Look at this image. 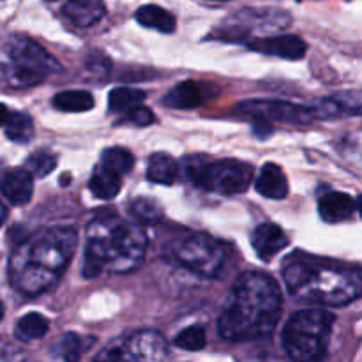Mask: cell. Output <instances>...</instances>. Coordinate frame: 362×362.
I'll return each instance as SVG.
<instances>
[{"label":"cell","instance_id":"ac0fdd59","mask_svg":"<svg viewBox=\"0 0 362 362\" xmlns=\"http://www.w3.org/2000/svg\"><path fill=\"white\" fill-rule=\"evenodd\" d=\"M136 21L144 25L145 28H154V30L163 32V34H172L177 27V20L170 11L163 9L159 6H141L134 14Z\"/></svg>","mask_w":362,"mask_h":362},{"label":"cell","instance_id":"f546056e","mask_svg":"<svg viewBox=\"0 0 362 362\" xmlns=\"http://www.w3.org/2000/svg\"><path fill=\"white\" fill-rule=\"evenodd\" d=\"M154 119H156L154 113H152L148 108H145V106L136 105L133 106V108L127 110V120L133 122L134 126H141V127L151 126V124L154 122Z\"/></svg>","mask_w":362,"mask_h":362},{"label":"cell","instance_id":"ffe728a7","mask_svg":"<svg viewBox=\"0 0 362 362\" xmlns=\"http://www.w3.org/2000/svg\"><path fill=\"white\" fill-rule=\"evenodd\" d=\"M177 175H179V165H177L175 159L168 154H163V152H158V154L151 156L147 166V179L152 180L156 184H165V186H170L177 180Z\"/></svg>","mask_w":362,"mask_h":362},{"label":"cell","instance_id":"4316f807","mask_svg":"<svg viewBox=\"0 0 362 362\" xmlns=\"http://www.w3.org/2000/svg\"><path fill=\"white\" fill-rule=\"evenodd\" d=\"M173 343L179 349L187 350V352H198V350L205 349V345H207V336H205V331L202 327L191 325V327H186L184 331H180Z\"/></svg>","mask_w":362,"mask_h":362},{"label":"cell","instance_id":"f1b7e54d","mask_svg":"<svg viewBox=\"0 0 362 362\" xmlns=\"http://www.w3.org/2000/svg\"><path fill=\"white\" fill-rule=\"evenodd\" d=\"M83 352H85L83 338H80V336L74 334V332H69V334H66L62 339H60L59 354L62 356V359L66 362H78V359H80Z\"/></svg>","mask_w":362,"mask_h":362},{"label":"cell","instance_id":"9a60e30c","mask_svg":"<svg viewBox=\"0 0 362 362\" xmlns=\"http://www.w3.org/2000/svg\"><path fill=\"white\" fill-rule=\"evenodd\" d=\"M354 211H356V202L346 193L332 191V193L324 194L318 202V212H320L322 219L327 223L346 221L352 218Z\"/></svg>","mask_w":362,"mask_h":362},{"label":"cell","instance_id":"484cf974","mask_svg":"<svg viewBox=\"0 0 362 362\" xmlns=\"http://www.w3.org/2000/svg\"><path fill=\"white\" fill-rule=\"evenodd\" d=\"M129 212L136 221L144 223V225H156L163 218L161 207L151 198H136V200H133L129 205Z\"/></svg>","mask_w":362,"mask_h":362},{"label":"cell","instance_id":"7402d4cb","mask_svg":"<svg viewBox=\"0 0 362 362\" xmlns=\"http://www.w3.org/2000/svg\"><path fill=\"white\" fill-rule=\"evenodd\" d=\"M4 127H6V136L14 144H28L34 136V122H32L28 113H9Z\"/></svg>","mask_w":362,"mask_h":362},{"label":"cell","instance_id":"d6986e66","mask_svg":"<svg viewBox=\"0 0 362 362\" xmlns=\"http://www.w3.org/2000/svg\"><path fill=\"white\" fill-rule=\"evenodd\" d=\"M120 187H122V180H120L119 173L112 172L106 166H98L92 173L90 180H88V189L92 191L95 198L101 200H112L119 194Z\"/></svg>","mask_w":362,"mask_h":362},{"label":"cell","instance_id":"e0dca14e","mask_svg":"<svg viewBox=\"0 0 362 362\" xmlns=\"http://www.w3.org/2000/svg\"><path fill=\"white\" fill-rule=\"evenodd\" d=\"M166 106L175 110H193L204 103V92L198 83L193 80L182 81V83L175 85L168 94L163 99Z\"/></svg>","mask_w":362,"mask_h":362},{"label":"cell","instance_id":"44dd1931","mask_svg":"<svg viewBox=\"0 0 362 362\" xmlns=\"http://www.w3.org/2000/svg\"><path fill=\"white\" fill-rule=\"evenodd\" d=\"M53 105L62 112L81 113L94 108V98L87 90H64L53 98Z\"/></svg>","mask_w":362,"mask_h":362},{"label":"cell","instance_id":"5b68a950","mask_svg":"<svg viewBox=\"0 0 362 362\" xmlns=\"http://www.w3.org/2000/svg\"><path fill=\"white\" fill-rule=\"evenodd\" d=\"M336 317L325 310H303L283 329V346L293 362H322L327 356Z\"/></svg>","mask_w":362,"mask_h":362},{"label":"cell","instance_id":"2e32d148","mask_svg":"<svg viewBox=\"0 0 362 362\" xmlns=\"http://www.w3.org/2000/svg\"><path fill=\"white\" fill-rule=\"evenodd\" d=\"M255 187L262 197L271 198V200H283L288 194V180H286L285 172L274 163L264 165Z\"/></svg>","mask_w":362,"mask_h":362},{"label":"cell","instance_id":"d590c367","mask_svg":"<svg viewBox=\"0 0 362 362\" xmlns=\"http://www.w3.org/2000/svg\"><path fill=\"white\" fill-rule=\"evenodd\" d=\"M49 2H53V0H49Z\"/></svg>","mask_w":362,"mask_h":362},{"label":"cell","instance_id":"d6a6232c","mask_svg":"<svg viewBox=\"0 0 362 362\" xmlns=\"http://www.w3.org/2000/svg\"><path fill=\"white\" fill-rule=\"evenodd\" d=\"M356 209L357 211H359V214H361V218H362V194L359 198H357V202H356Z\"/></svg>","mask_w":362,"mask_h":362},{"label":"cell","instance_id":"4dcf8cb0","mask_svg":"<svg viewBox=\"0 0 362 362\" xmlns=\"http://www.w3.org/2000/svg\"><path fill=\"white\" fill-rule=\"evenodd\" d=\"M7 117H9V110H7L6 105L0 103V127L7 122Z\"/></svg>","mask_w":362,"mask_h":362},{"label":"cell","instance_id":"d4e9b609","mask_svg":"<svg viewBox=\"0 0 362 362\" xmlns=\"http://www.w3.org/2000/svg\"><path fill=\"white\" fill-rule=\"evenodd\" d=\"M101 165L106 166L112 172L124 175V173H129L134 166V158L129 151L122 147H112L106 148L101 154Z\"/></svg>","mask_w":362,"mask_h":362},{"label":"cell","instance_id":"277c9868","mask_svg":"<svg viewBox=\"0 0 362 362\" xmlns=\"http://www.w3.org/2000/svg\"><path fill=\"white\" fill-rule=\"evenodd\" d=\"M290 296L299 303L345 306L362 297V269L293 260L285 269Z\"/></svg>","mask_w":362,"mask_h":362},{"label":"cell","instance_id":"cb8c5ba5","mask_svg":"<svg viewBox=\"0 0 362 362\" xmlns=\"http://www.w3.org/2000/svg\"><path fill=\"white\" fill-rule=\"evenodd\" d=\"M145 99V92L133 87H117L108 94V108L112 112H126L140 105Z\"/></svg>","mask_w":362,"mask_h":362},{"label":"cell","instance_id":"836d02e7","mask_svg":"<svg viewBox=\"0 0 362 362\" xmlns=\"http://www.w3.org/2000/svg\"><path fill=\"white\" fill-rule=\"evenodd\" d=\"M2 318H4V304L0 303V320H2Z\"/></svg>","mask_w":362,"mask_h":362},{"label":"cell","instance_id":"3957f363","mask_svg":"<svg viewBox=\"0 0 362 362\" xmlns=\"http://www.w3.org/2000/svg\"><path fill=\"white\" fill-rule=\"evenodd\" d=\"M147 250V235L134 223L110 214L88 228L85 247V278H95L103 271L129 272L141 264Z\"/></svg>","mask_w":362,"mask_h":362},{"label":"cell","instance_id":"5bb4252c","mask_svg":"<svg viewBox=\"0 0 362 362\" xmlns=\"http://www.w3.org/2000/svg\"><path fill=\"white\" fill-rule=\"evenodd\" d=\"M105 13L106 7L103 0H67L64 6V14L67 20L81 28L95 25L105 16Z\"/></svg>","mask_w":362,"mask_h":362},{"label":"cell","instance_id":"603a6c76","mask_svg":"<svg viewBox=\"0 0 362 362\" xmlns=\"http://www.w3.org/2000/svg\"><path fill=\"white\" fill-rule=\"evenodd\" d=\"M48 320L42 315L28 313L18 320L14 332H16V338L21 339V341H35V339H41L48 332Z\"/></svg>","mask_w":362,"mask_h":362},{"label":"cell","instance_id":"30bf717a","mask_svg":"<svg viewBox=\"0 0 362 362\" xmlns=\"http://www.w3.org/2000/svg\"><path fill=\"white\" fill-rule=\"evenodd\" d=\"M237 115L250 117L253 120L264 122H279L288 126H306L318 119L315 108L293 105L288 101H267V99H253L235 106Z\"/></svg>","mask_w":362,"mask_h":362},{"label":"cell","instance_id":"4fadbf2b","mask_svg":"<svg viewBox=\"0 0 362 362\" xmlns=\"http://www.w3.org/2000/svg\"><path fill=\"white\" fill-rule=\"evenodd\" d=\"M0 193L11 205H25L34 193V180L28 170L16 168L4 175L0 182Z\"/></svg>","mask_w":362,"mask_h":362},{"label":"cell","instance_id":"6da1fadb","mask_svg":"<svg viewBox=\"0 0 362 362\" xmlns=\"http://www.w3.org/2000/svg\"><path fill=\"white\" fill-rule=\"evenodd\" d=\"M281 292L271 276L244 272L233 285L219 317V334L230 341L269 336L281 317Z\"/></svg>","mask_w":362,"mask_h":362},{"label":"cell","instance_id":"ba28073f","mask_svg":"<svg viewBox=\"0 0 362 362\" xmlns=\"http://www.w3.org/2000/svg\"><path fill=\"white\" fill-rule=\"evenodd\" d=\"M94 362H168V345L156 331H140L106 346Z\"/></svg>","mask_w":362,"mask_h":362},{"label":"cell","instance_id":"e575fe53","mask_svg":"<svg viewBox=\"0 0 362 362\" xmlns=\"http://www.w3.org/2000/svg\"><path fill=\"white\" fill-rule=\"evenodd\" d=\"M214 2H223V0H214Z\"/></svg>","mask_w":362,"mask_h":362},{"label":"cell","instance_id":"7a4b0ae2","mask_svg":"<svg viewBox=\"0 0 362 362\" xmlns=\"http://www.w3.org/2000/svg\"><path fill=\"white\" fill-rule=\"evenodd\" d=\"M73 228H49L25 240L9 262V278L16 290L35 296L64 272L76 247Z\"/></svg>","mask_w":362,"mask_h":362},{"label":"cell","instance_id":"9c48e42d","mask_svg":"<svg viewBox=\"0 0 362 362\" xmlns=\"http://www.w3.org/2000/svg\"><path fill=\"white\" fill-rule=\"evenodd\" d=\"M173 253L184 267L207 278L218 276L226 262V253L221 244L207 235H193L182 240L177 244Z\"/></svg>","mask_w":362,"mask_h":362},{"label":"cell","instance_id":"83f0119b","mask_svg":"<svg viewBox=\"0 0 362 362\" xmlns=\"http://www.w3.org/2000/svg\"><path fill=\"white\" fill-rule=\"evenodd\" d=\"M57 159L48 152H34L25 163V170L30 172V175L46 177L55 170Z\"/></svg>","mask_w":362,"mask_h":362},{"label":"cell","instance_id":"7c38bea8","mask_svg":"<svg viewBox=\"0 0 362 362\" xmlns=\"http://www.w3.org/2000/svg\"><path fill=\"white\" fill-rule=\"evenodd\" d=\"M251 244L262 260H271L279 251L288 246V237L274 223H264V225L257 226V230L253 232Z\"/></svg>","mask_w":362,"mask_h":362},{"label":"cell","instance_id":"1f68e13d","mask_svg":"<svg viewBox=\"0 0 362 362\" xmlns=\"http://www.w3.org/2000/svg\"><path fill=\"white\" fill-rule=\"evenodd\" d=\"M6 218H7V209H6V205H4L2 202H0V226L4 225Z\"/></svg>","mask_w":362,"mask_h":362},{"label":"cell","instance_id":"8fae6325","mask_svg":"<svg viewBox=\"0 0 362 362\" xmlns=\"http://www.w3.org/2000/svg\"><path fill=\"white\" fill-rule=\"evenodd\" d=\"M251 49L264 55L279 57L285 60H299L306 55V42L299 35H276V37L257 39L250 45Z\"/></svg>","mask_w":362,"mask_h":362},{"label":"cell","instance_id":"52a82bcc","mask_svg":"<svg viewBox=\"0 0 362 362\" xmlns=\"http://www.w3.org/2000/svg\"><path fill=\"white\" fill-rule=\"evenodd\" d=\"M11 66L9 80L14 87H28L41 83L46 74L59 69V62L32 39L16 35L9 41Z\"/></svg>","mask_w":362,"mask_h":362},{"label":"cell","instance_id":"8992f818","mask_svg":"<svg viewBox=\"0 0 362 362\" xmlns=\"http://www.w3.org/2000/svg\"><path fill=\"white\" fill-rule=\"evenodd\" d=\"M186 172L202 189L219 194H237L250 187L255 170L250 163L239 159L211 161L207 158H191Z\"/></svg>","mask_w":362,"mask_h":362}]
</instances>
